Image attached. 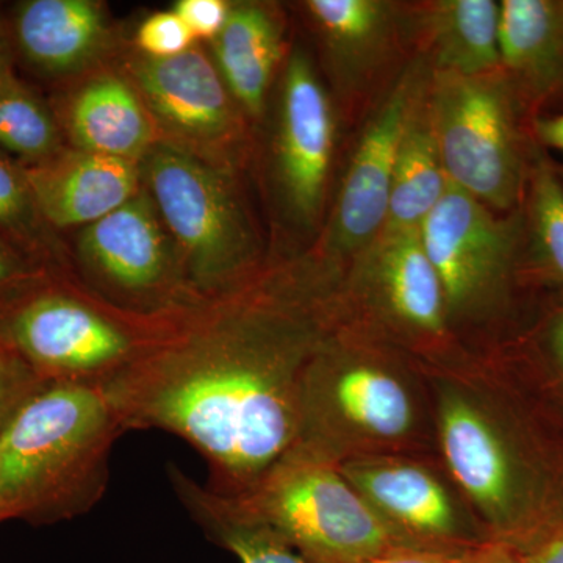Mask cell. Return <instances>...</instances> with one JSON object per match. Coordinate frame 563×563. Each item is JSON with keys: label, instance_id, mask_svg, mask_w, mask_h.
<instances>
[{"label": "cell", "instance_id": "obj_1", "mask_svg": "<svg viewBox=\"0 0 563 563\" xmlns=\"http://www.w3.org/2000/svg\"><path fill=\"white\" fill-rule=\"evenodd\" d=\"M336 318L325 269L252 273L162 313L107 398L125 432L179 437L211 492L243 495L295 446L303 380Z\"/></svg>", "mask_w": 563, "mask_h": 563}, {"label": "cell", "instance_id": "obj_2", "mask_svg": "<svg viewBox=\"0 0 563 563\" xmlns=\"http://www.w3.org/2000/svg\"><path fill=\"white\" fill-rule=\"evenodd\" d=\"M103 388L49 385L0 429V523L52 525L90 512L124 433Z\"/></svg>", "mask_w": 563, "mask_h": 563}, {"label": "cell", "instance_id": "obj_3", "mask_svg": "<svg viewBox=\"0 0 563 563\" xmlns=\"http://www.w3.org/2000/svg\"><path fill=\"white\" fill-rule=\"evenodd\" d=\"M335 332L303 380L295 446L333 463L388 454L417 431V396L398 366ZM291 448V450H292Z\"/></svg>", "mask_w": 563, "mask_h": 563}, {"label": "cell", "instance_id": "obj_4", "mask_svg": "<svg viewBox=\"0 0 563 563\" xmlns=\"http://www.w3.org/2000/svg\"><path fill=\"white\" fill-rule=\"evenodd\" d=\"M229 498L317 563H362L395 548L424 547L388 525L339 463L298 448Z\"/></svg>", "mask_w": 563, "mask_h": 563}, {"label": "cell", "instance_id": "obj_5", "mask_svg": "<svg viewBox=\"0 0 563 563\" xmlns=\"http://www.w3.org/2000/svg\"><path fill=\"white\" fill-rule=\"evenodd\" d=\"M158 318L106 309L54 273L0 317V335L44 384L106 390L150 343Z\"/></svg>", "mask_w": 563, "mask_h": 563}, {"label": "cell", "instance_id": "obj_6", "mask_svg": "<svg viewBox=\"0 0 563 563\" xmlns=\"http://www.w3.org/2000/svg\"><path fill=\"white\" fill-rule=\"evenodd\" d=\"M143 174L179 244L188 298L225 290L254 273V232L224 172L198 152L163 141L144 155Z\"/></svg>", "mask_w": 563, "mask_h": 563}, {"label": "cell", "instance_id": "obj_7", "mask_svg": "<svg viewBox=\"0 0 563 563\" xmlns=\"http://www.w3.org/2000/svg\"><path fill=\"white\" fill-rule=\"evenodd\" d=\"M429 114L448 180L488 209H512L523 191V158L504 77L435 73Z\"/></svg>", "mask_w": 563, "mask_h": 563}, {"label": "cell", "instance_id": "obj_8", "mask_svg": "<svg viewBox=\"0 0 563 563\" xmlns=\"http://www.w3.org/2000/svg\"><path fill=\"white\" fill-rule=\"evenodd\" d=\"M518 233V220H501L448 184L421 225L424 250L442 282L448 320L483 312L499 298L512 268Z\"/></svg>", "mask_w": 563, "mask_h": 563}, {"label": "cell", "instance_id": "obj_9", "mask_svg": "<svg viewBox=\"0 0 563 563\" xmlns=\"http://www.w3.org/2000/svg\"><path fill=\"white\" fill-rule=\"evenodd\" d=\"M444 461L484 520L506 540L523 523L520 463L501 426L476 395L443 385L437 406Z\"/></svg>", "mask_w": 563, "mask_h": 563}, {"label": "cell", "instance_id": "obj_10", "mask_svg": "<svg viewBox=\"0 0 563 563\" xmlns=\"http://www.w3.org/2000/svg\"><path fill=\"white\" fill-rule=\"evenodd\" d=\"M79 250L102 287L132 303L135 313L168 312L188 299L154 202L146 196H133L88 225Z\"/></svg>", "mask_w": 563, "mask_h": 563}, {"label": "cell", "instance_id": "obj_11", "mask_svg": "<svg viewBox=\"0 0 563 563\" xmlns=\"http://www.w3.org/2000/svg\"><path fill=\"white\" fill-rule=\"evenodd\" d=\"M420 98V79L413 70L399 80L363 133L329 228L325 247L332 255L361 254L383 232L396 157Z\"/></svg>", "mask_w": 563, "mask_h": 563}, {"label": "cell", "instance_id": "obj_12", "mask_svg": "<svg viewBox=\"0 0 563 563\" xmlns=\"http://www.w3.org/2000/svg\"><path fill=\"white\" fill-rule=\"evenodd\" d=\"M333 144L331 103L303 52L291 55L284 79L279 177L290 211L302 224L320 214Z\"/></svg>", "mask_w": 563, "mask_h": 563}, {"label": "cell", "instance_id": "obj_13", "mask_svg": "<svg viewBox=\"0 0 563 563\" xmlns=\"http://www.w3.org/2000/svg\"><path fill=\"white\" fill-rule=\"evenodd\" d=\"M339 468L396 531L437 550L463 547L457 507L429 470L388 454L346 459Z\"/></svg>", "mask_w": 563, "mask_h": 563}, {"label": "cell", "instance_id": "obj_14", "mask_svg": "<svg viewBox=\"0 0 563 563\" xmlns=\"http://www.w3.org/2000/svg\"><path fill=\"white\" fill-rule=\"evenodd\" d=\"M135 76L152 113L180 139L211 146L235 132L228 87L201 51L146 57L135 66Z\"/></svg>", "mask_w": 563, "mask_h": 563}, {"label": "cell", "instance_id": "obj_15", "mask_svg": "<svg viewBox=\"0 0 563 563\" xmlns=\"http://www.w3.org/2000/svg\"><path fill=\"white\" fill-rule=\"evenodd\" d=\"M24 172L41 217L52 229L102 220L131 201L140 181L136 162L80 150H62L47 161L24 166Z\"/></svg>", "mask_w": 563, "mask_h": 563}, {"label": "cell", "instance_id": "obj_16", "mask_svg": "<svg viewBox=\"0 0 563 563\" xmlns=\"http://www.w3.org/2000/svg\"><path fill=\"white\" fill-rule=\"evenodd\" d=\"M363 254L362 282L380 312L417 335L442 336L446 302L421 229L383 231Z\"/></svg>", "mask_w": 563, "mask_h": 563}, {"label": "cell", "instance_id": "obj_17", "mask_svg": "<svg viewBox=\"0 0 563 563\" xmlns=\"http://www.w3.org/2000/svg\"><path fill=\"white\" fill-rule=\"evenodd\" d=\"M106 35L101 7L90 0H29L14 16L18 47L44 73L81 68L101 49Z\"/></svg>", "mask_w": 563, "mask_h": 563}, {"label": "cell", "instance_id": "obj_18", "mask_svg": "<svg viewBox=\"0 0 563 563\" xmlns=\"http://www.w3.org/2000/svg\"><path fill=\"white\" fill-rule=\"evenodd\" d=\"M66 125L76 150L121 161L136 162L155 144L150 111L118 77H101L77 92Z\"/></svg>", "mask_w": 563, "mask_h": 563}, {"label": "cell", "instance_id": "obj_19", "mask_svg": "<svg viewBox=\"0 0 563 563\" xmlns=\"http://www.w3.org/2000/svg\"><path fill=\"white\" fill-rule=\"evenodd\" d=\"M501 68L536 92L563 79V2L503 0L498 27Z\"/></svg>", "mask_w": 563, "mask_h": 563}, {"label": "cell", "instance_id": "obj_20", "mask_svg": "<svg viewBox=\"0 0 563 563\" xmlns=\"http://www.w3.org/2000/svg\"><path fill=\"white\" fill-rule=\"evenodd\" d=\"M213 44L228 90L250 113H261L282 54L280 29L273 14L254 3L231 7Z\"/></svg>", "mask_w": 563, "mask_h": 563}, {"label": "cell", "instance_id": "obj_21", "mask_svg": "<svg viewBox=\"0 0 563 563\" xmlns=\"http://www.w3.org/2000/svg\"><path fill=\"white\" fill-rule=\"evenodd\" d=\"M168 474L187 512L240 562L317 563L299 553L268 526L244 514L229 496L218 495L206 484L196 483L176 465L169 466Z\"/></svg>", "mask_w": 563, "mask_h": 563}, {"label": "cell", "instance_id": "obj_22", "mask_svg": "<svg viewBox=\"0 0 563 563\" xmlns=\"http://www.w3.org/2000/svg\"><path fill=\"white\" fill-rule=\"evenodd\" d=\"M446 173L440 157L429 109L417 103L396 157L390 203L383 231H415L421 229L433 207L446 190Z\"/></svg>", "mask_w": 563, "mask_h": 563}, {"label": "cell", "instance_id": "obj_23", "mask_svg": "<svg viewBox=\"0 0 563 563\" xmlns=\"http://www.w3.org/2000/svg\"><path fill=\"white\" fill-rule=\"evenodd\" d=\"M499 3L493 0H443L428 14L437 73L476 77L501 68Z\"/></svg>", "mask_w": 563, "mask_h": 563}, {"label": "cell", "instance_id": "obj_24", "mask_svg": "<svg viewBox=\"0 0 563 563\" xmlns=\"http://www.w3.org/2000/svg\"><path fill=\"white\" fill-rule=\"evenodd\" d=\"M310 16L335 60L357 73L379 57L391 32V9L379 0H310Z\"/></svg>", "mask_w": 563, "mask_h": 563}, {"label": "cell", "instance_id": "obj_25", "mask_svg": "<svg viewBox=\"0 0 563 563\" xmlns=\"http://www.w3.org/2000/svg\"><path fill=\"white\" fill-rule=\"evenodd\" d=\"M0 150L24 166L63 150L60 129L51 111L11 70L0 77Z\"/></svg>", "mask_w": 563, "mask_h": 563}, {"label": "cell", "instance_id": "obj_26", "mask_svg": "<svg viewBox=\"0 0 563 563\" xmlns=\"http://www.w3.org/2000/svg\"><path fill=\"white\" fill-rule=\"evenodd\" d=\"M41 217L24 166L0 150V239L52 269L57 247Z\"/></svg>", "mask_w": 563, "mask_h": 563}, {"label": "cell", "instance_id": "obj_27", "mask_svg": "<svg viewBox=\"0 0 563 563\" xmlns=\"http://www.w3.org/2000/svg\"><path fill=\"white\" fill-rule=\"evenodd\" d=\"M531 224L539 262L563 282V184L544 161L537 162L533 168Z\"/></svg>", "mask_w": 563, "mask_h": 563}, {"label": "cell", "instance_id": "obj_28", "mask_svg": "<svg viewBox=\"0 0 563 563\" xmlns=\"http://www.w3.org/2000/svg\"><path fill=\"white\" fill-rule=\"evenodd\" d=\"M46 387L49 385L44 384L20 352L0 335V429Z\"/></svg>", "mask_w": 563, "mask_h": 563}, {"label": "cell", "instance_id": "obj_29", "mask_svg": "<svg viewBox=\"0 0 563 563\" xmlns=\"http://www.w3.org/2000/svg\"><path fill=\"white\" fill-rule=\"evenodd\" d=\"M54 269L0 239V317Z\"/></svg>", "mask_w": 563, "mask_h": 563}, {"label": "cell", "instance_id": "obj_30", "mask_svg": "<svg viewBox=\"0 0 563 563\" xmlns=\"http://www.w3.org/2000/svg\"><path fill=\"white\" fill-rule=\"evenodd\" d=\"M195 35L174 11L152 14L136 32V44L147 58H172L192 49Z\"/></svg>", "mask_w": 563, "mask_h": 563}, {"label": "cell", "instance_id": "obj_31", "mask_svg": "<svg viewBox=\"0 0 563 563\" xmlns=\"http://www.w3.org/2000/svg\"><path fill=\"white\" fill-rule=\"evenodd\" d=\"M173 11L187 24L195 38L214 41L224 29L231 7L222 0H180Z\"/></svg>", "mask_w": 563, "mask_h": 563}, {"label": "cell", "instance_id": "obj_32", "mask_svg": "<svg viewBox=\"0 0 563 563\" xmlns=\"http://www.w3.org/2000/svg\"><path fill=\"white\" fill-rule=\"evenodd\" d=\"M455 563H533L528 551L506 540L474 543L454 553Z\"/></svg>", "mask_w": 563, "mask_h": 563}, {"label": "cell", "instance_id": "obj_33", "mask_svg": "<svg viewBox=\"0 0 563 563\" xmlns=\"http://www.w3.org/2000/svg\"><path fill=\"white\" fill-rule=\"evenodd\" d=\"M362 563H455L454 553L429 547H401Z\"/></svg>", "mask_w": 563, "mask_h": 563}, {"label": "cell", "instance_id": "obj_34", "mask_svg": "<svg viewBox=\"0 0 563 563\" xmlns=\"http://www.w3.org/2000/svg\"><path fill=\"white\" fill-rule=\"evenodd\" d=\"M528 554L533 563H563V528L533 544Z\"/></svg>", "mask_w": 563, "mask_h": 563}, {"label": "cell", "instance_id": "obj_35", "mask_svg": "<svg viewBox=\"0 0 563 563\" xmlns=\"http://www.w3.org/2000/svg\"><path fill=\"white\" fill-rule=\"evenodd\" d=\"M536 132L544 144L561 151L563 154V114L539 118L536 122Z\"/></svg>", "mask_w": 563, "mask_h": 563}, {"label": "cell", "instance_id": "obj_36", "mask_svg": "<svg viewBox=\"0 0 563 563\" xmlns=\"http://www.w3.org/2000/svg\"><path fill=\"white\" fill-rule=\"evenodd\" d=\"M551 347H553L555 361L563 369V313L559 314L551 329Z\"/></svg>", "mask_w": 563, "mask_h": 563}, {"label": "cell", "instance_id": "obj_37", "mask_svg": "<svg viewBox=\"0 0 563 563\" xmlns=\"http://www.w3.org/2000/svg\"><path fill=\"white\" fill-rule=\"evenodd\" d=\"M9 70H11L9 52H7L5 41H3L2 33H0V77L5 76Z\"/></svg>", "mask_w": 563, "mask_h": 563}, {"label": "cell", "instance_id": "obj_38", "mask_svg": "<svg viewBox=\"0 0 563 563\" xmlns=\"http://www.w3.org/2000/svg\"><path fill=\"white\" fill-rule=\"evenodd\" d=\"M562 180H563V173H562ZM562 184H563V181H562Z\"/></svg>", "mask_w": 563, "mask_h": 563}]
</instances>
